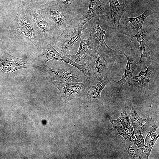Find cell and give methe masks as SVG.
<instances>
[{
	"label": "cell",
	"mask_w": 159,
	"mask_h": 159,
	"mask_svg": "<svg viewBox=\"0 0 159 159\" xmlns=\"http://www.w3.org/2000/svg\"><path fill=\"white\" fill-rule=\"evenodd\" d=\"M95 64V69L97 74L95 77L96 83L106 77H111L112 72L115 71L116 66L115 61L116 56L110 55L105 52L99 46Z\"/></svg>",
	"instance_id": "11"
},
{
	"label": "cell",
	"mask_w": 159,
	"mask_h": 159,
	"mask_svg": "<svg viewBox=\"0 0 159 159\" xmlns=\"http://www.w3.org/2000/svg\"><path fill=\"white\" fill-rule=\"evenodd\" d=\"M44 5L54 26L55 34L62 33L67 27L72 25L74 15L71 7H62L51 0Z\"/></svg>",
	"instance_id": "5"
},
{
	"label": "cell",
	"mask_w": 159,
	"mask_h": 159,
	"mask_svg": "<svg viewBox=\"0 0 159 159\" xmlns=\"http://www.w3.org/2000/svg\"><path fill=\"white\" fill-rule=\"evenodd\" d=\"M110 7L99 0H89L88 9L80 19L79 25L84 26L90 20L101 14H107Z\"/></svg>",
	"instance_id": "16"
},
{
	"label": "cell",
	"mask_w": 159,
	"mask_h": 159,
	"mask_svg": "<svg viewBox=\"0 0 159 159\" xmlns=\"http://www.w3.org/2000/svg\"><path fill=\"white\" fill-rule=\"evenodd\" d=\"M151 107L150 105L148 116L147 118L145 119L141 118L132 106L130 111L129 118L132 124L134 134L141 135H143L146 131L152 125L155 123L156 121L153 118L149 117V112Z\"/></svg>",
	"instance_id": "15"
},
{
	"label": "cell",
	"mask_w": 159,
	"mask_h": 159,
	"mask_svg": "<svg viewBox=\"0 0 159 159\" xmlns=\"http://www.w3.org/2000/svg\"><path fill=\"white\" fill-rule=\"evenodd\" d=\"M77 54L71 56L70 59L80 65H85L95 69L99 47L90 37L86 40L81 39Z\"/></svg>",
	"instance_id": "9"
},
{
	"label": "cell",
	"mask_w": 159,
	"mask_h": 159,
	"mask_svg": "<svg viewBox=\"0 0 159 159\" xmlns=\"http://www.w3.org/2000/svg\"><path fill=\"white\" fill-rule=\"evenodd\" d=\"M4 13L1 6L0 4V19H1L4 16Z\"/></svg>",
	"instance_id": "27"
},
{
	"label": "cell",
	"mask_w": 159,
	"mask_h": 159,
	"mask_svg": "<svg viewBox=\"0 0 159 159\" xmlns=\"http://www.w3.org/2000/svg\"><path fill=\"white\" fill-rule=\"evenodd\" d=\"M132 104L130 101L127 102L125 104V107L122 109L123 112L119 118L124 121L126 124V128L129 127L130 125L129 115L130 111Z\"/></svg>",
	"instance_id": "23"
},
{
	"label": "cell",
	"mask_w": 159,
	"mask_h": 159,
	"mask_svg": "<svg viewBox=\"0 0 159 159\" xmlns=\"http://www.w3.org/2000/svg\"><path fill=\"white\" fill-rule=\"evenodd\" d=\"M150 28H143L133 35L130 41L135 38L139 43L140 57L136 63L138 71H143L151 64L152 59L150 56L154 44L155 36Z\"/></svg>",
	"instance_id": "6"
},
{
	"label": "cell",
	"mask_w": 159,
	"mask_h": 159,
	"mask_svg": "<svg viewBox=\"0 0 159 159\" xmlns=\"http://www.w3.org/2000/svg\"><path fill=\"white\" fill-rule=\"evenodd\" d=\"M135 137L136 141L138 146V150L143 149L144 145V139L143 137V135L137 134L135 135Z\"/></svg>",
	"instance_id": "26"
},
{
	"label": "cell",
	"mask_w": 159,
	"mask_h": 159,
	"mask_svg": "<svg viewBox=\"0 0 159 159\" xmlns=\"http://www.w3.org/2000/svg\"><path fill=\"white\" fill-rule=\"evenodd\" d=\"M125 148L127 151L130 157L132 159H140L142 158L141 155L138 150L134 146L133 143L130 141L125 139Z\"/></svg>",
	"instance_id": "22"
},
{
	"label": "cell",
	"mask_w": 159,
	"mask_h": 159,
	"mask_svg": "<svg viewBox=\"0 0 159 159\" xmlns=\"http://www.w3.org/2000/svg\"><path fill=\"white\" fill-rule=\"evenodd\" d=\"M146 0L148 1V0Z\"/></svg>",
	"instance_id": "29"
},
{
	"label": "cell",
	"mask_w": 159,
	"mask_h": 159,
	"mask_svg": "<svg viewBox=\"0 0 159 159\" xmlns=\"http://www.w3.org/2000/svg\"><path fill=\"white\" fill-rule=\"evenodd\" d=\"M113 79L111 77H106L92 85L86 93L87 100L89 103L94 102L103 105V102L101 97L102 91L106 85Z\"/></svg>",
	"instance_id": "18"
},
{
	"label": "cell",
	"mask_w": 159,
	"mask_h": 159,
	"mask_svg": "<svg viewBox=\"0 0 159 159\" xmlns=\"http://www.w3.org/2000/svg\"><path fill=\"white\" fill-rule=\"evenodd\" d=\"M1 40L0 39V44L1 43Z\"/></svg>",
	"instance_id": "28"
},
{
	"label": "cell",
	"mask_w": 159,
	"mask_h": 159,
	"mask_svg": "<svg viewBox=\"0 0 159 159\" xmlns=\"http://www.w3.org/2000/svg\"><path fill=\"white\" fill-rule=\"evenodd\" d=\"M119 51L120 54L124 55L127 60L125 73L122 76L121 79L117 82L113 80L112 81L118 84L120 91L126 81L132 76L133 72L136 68L137 61L139 57V52L132 47Z\"/></svg>",
	"instance_id": "13"
},
{
	"label": "cell",
	"mask_w": 159,
	"mask_h": 159,
	"mask_svg": "<svg viewBox=\"0 0 159 159\" xmlns=\"http://www.w3.org/2000/svg\"><path fill=\"white\" fill-rule=\"evenodd\" d=\"M111 130L117 135H120L124 138L130 141L135 144L138 148V146L136 141L134 131L132 126L126 128H119L111 129Z\"/></svg>",
	"instance_id": "21"
},
{
	"label": "cell",
	"mask_w": 159,
	"mask_h": 159,
	"mask_svg": "<svg viewBox=\"0 0 159 159\" xmlns=\"http://www.w3.org/2000/svg\"><path fill=\"white\" fill-rule=\"evenodd\" d=\"M58 89L61 101L67 103L76 98L81 97L86 94L90 87L96 83L92 80L80 82H69L50 81Z\"/></svg>",
	"instance_id": "7"
},
{
	"label": "cell",
	"mask_w": 159,
	"mask_h": 159,
	"mask_svg": "<svg viewBox=\"0 0 159 159\" xmlns=\"http://www.w3.org/2000/svg\"><path fill=\"white\" fill-rule=\"evenodd\" d=\"M85 29H86L82 25L69 26L60 35L52 38V44L59 53L70 57V50L76 42L80 41L82 32Z\"/></svg>",
	"instance_id": "3"
},
{
	"label": "cell",
	"mask_w": 159,
	"mask_h": 159,
	"mask_svg": "<svg viewBox=\"0 0 159 159\" xmlns=\"http://www.w3.org/2000/svg\"><path fill=\"white\" fill-rule=\"evenodd\" d=\"M34 67L41 71L50 81L75 83L92 80L81 71H76L70 66H66L55 69L50 68L45 64H41V66L34 65Z\"/></svg>",
	"instance_id": "4"
},
{
	"label": "cell",
	"mask_w": 159,
	"mask_h": 159,
	"mask_svg": "<svg viewBox=\"0 0 159 159\" xmlns=\"http://www.w3.org/2000/svg\"><path fill=\"white\" fill-rule=\"evenodd\" d=\"M11 33L19 38L31 42L37 48L39 54L41 53L43 40L23 9L18 12L13 21Z\"/></svg>",
	"instance_id": "2"
},
{
	"label": "cell",
	"mask_w": 159,
	"mask_h": 159,
	"mask_svg": "<svg viewBox=\"0 0 159 159\" xmlns=\"http://www.w3.org/2000/svg\"><path fill=\"white\" fill-rule=\"evenodd\" d=\"M109 119L113 125V127L111 129L126 128V124L125 122L121 119L118 118L117 120H114L111 116H109Z\"/></svg>",
	"instance_id": "24"
},
{
	"label": "cell",
	"mask_w": 159,
	"mask_h": 159,
	"mask_svg": "<svg viewBox=\"0 0 159 159\" xmlns=\"http://www.w3.org/2000/svg\"><path fill=\"white\" fill-rule=\"evenodd\" d=\"M1 19H0V20H1Z\"/></svg>",
	"instance_id": "30"
},
{
	"label": "cell",
	"mask_w": 159,
	"mask_h": 159,
	"mask_svg": "<svg viewBox=\"0 0 159 159\" xmlns=\"http://www.w3.org/2000/svg\"><path fill=\"white\" fill-rule=\"evenodd\" d=\"M59 5L65 8H70L72 3L75 0H51Z\"/></svg>",
	"instance_id": "25"
},
{
	"label": "cell",
	"mask_w": 159,
	"mask_h": 159,
	"mask_svg": "<svg viewBox=\"0 0 159 159\" xmlns=\"http://www.w3.org/2000/svg\"><path fill=\"white\" fill-rule=\"evenodd\" d=\"M34 65L29 60L14 57L0 46V79H6L16 70L33 67Z\"/></svg>",
	"instance_id": "10"
},
{
	"label": "cell",
	"mask_w": 159,
	"mask_h": 159,
	"mask_svg": "<svg viewBox=\"0 0 159 159\" xmlns=\"http://www.w3.org/2000/svg\"><path fill=\"white\" fill-rule=\"evenodd\" d=\"M154 69V66L152 64L150 65L145 71H141L138 75L129 80V85L135 86L139 92L143 93H149L150 91L148 87L150 78Z\"/></svg>",
	"instance_id": "17"
},
{
	"label": "cell",
	"mask_w": 159,
	"mask_h": 159,
	"mask_svg": "<svg viewBox=\"0 0 159 159\" xmlns=\"http://www.w3.org/2000/svg\"><path fill=\"white\" fill-rule=\"evenodd\" d=\"M100 16H96L87 22L86 29L90 33V37L107 53L113 56H116L115 50L110 47L106 44L104 39L106 33L100 27L99 21Z\"/></svg>",
	"instance_id": "12"
},
{
	"label": "cell",
	"mask_w": 159,
	"mask_h": 159,
	"mask_svg": "<svg viewBox=\"0 0 159 159\" xmlns=\"http://www.w3.org/2000/svg\"><path fill=\"white\" fill-rule=\"evenodd\" d=\"M158 127V122L153 124L149 129V131L145 139L143 147L141 150L145 154L148 159L153 147L159 137V134H157L156 132V130Z\"/></svg>",
	"instance_id": "20"
},
{
	"label": "cell",
	"mask_w": 159,
	"mask_h": 159,
	"mask_svg": "<svg viewBox=\"0 0 159 159\" xmlns=\"http://www.w3.org/2000/svg\"><path fill=\"white\" fill-rule=\"evenodd\" d=\"M22 8L43 41H51L55 34L54 29L44 5L24 2Z\"/></svg>",
	"instance_id": "1"
},
{
	"label": "cell",
	"mask_w": 159,
	"mask_h": 159,
	"mask_svg": "<svg viewBox=\"0 0 159 159\" xmlns=\"http://www.w3.org/2000/svg\"><path fill=\"white\" fill-rule=\"evenodd\" d=\"M110 4V11L111 19H114L113 30L116 31L119 28V23L125 11V1L120 4L118 0H108Z\"/></svg>",
	"instance_id": "19"
},
{
	"label": "cell",
	"mask_w": 159,
	"mask_h": 159,
	"mask_svg": "<svg viewBox=\"0 0 159 159\" xmlns=\"http://www.w3.org/2000/svg\"><path fill=\"white\" fill-rule=\"evenodd\" d=\"M38 59L41 65L46 64L49 60H55L65 62L72 65L87 77L89 76L91 74V71L88 66L77 64L68 57L59 53L53 47L51 41L50 40L43 41L42 51Z\"/></svg>",
	"instance_id": "8"
},
{
	"label": "cell",
	"mask_w": 159,
	"mask_h": 159,
	"mask_svg": "<svg viewBox=\"0 0 159 159\" xmlns=\"http://www.w3.org/2000/svg\"><path fill=\"white\" fill-rule=\"evenodd\" d=\"M152 13V11L147 9L142 14L135 17L124 16L121 19L120 26L124 34L128 36L136 33L143 29V23L146 18Z\"/></svg>",
	"instance_id": "14"
}]
</instances>
